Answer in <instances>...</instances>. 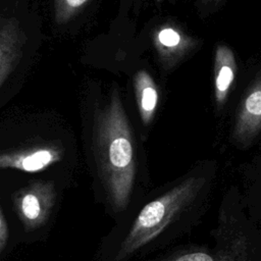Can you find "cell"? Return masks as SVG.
<instances>
[{"label":"cell","mask_w":261,"mask_h":261,"mask_svg":"<svg viewBox=\"0 0 261 261\" xmlns=\"http://www.w3.org/2000/svg\"><path fill=\"white\" fill-rule=\"evenodd\" d=\"M207 178L188 175L146 201L110 237L100 261H130L162 249L192 228L205 195Z\"/></svg>","instance_id":"obj_1"},{"label":"cell","mask_w":261,"mask_h":261,"mask_svg":"<svg viewBox=\"0 0 261 261\" xmlns=\"http://www.w3.org/2000/svg\"><path fill=\"white\" fill-rule=\"evenodd\" d=\"M94 158L100 195L113 215L125 213L139 196L137 160L129 125L117 92L95 122Z\"/></svg>","instance_id":"obj_2"},{"label":"cell","mask_w":261,"mask_h":261,"mask_svg":"<svg viewBox=\"0 0 261 261\" xmlns=\"http://www.w3.org/2000/svg\"><path fill=\"white\" fill-rule=\"evenodd\" d=\"M12 206L28 233L48 224L57 204V188L52 180H35L12 194Z\"/></svg>","instance_id":"obj_3"},{"label":"cell","mask_w":261,"mask_h":261,"mask_svg":"<svg viewBox=\"0 0 261 261\" xmlns=\"http://www.w3.org/2000/svg\"><path fill=\"white\" fill-rule=\"evenodd\" d=\"M261 132V70L247 89L238 109L232 139L240 147H248Z\"/></svg>","instance_id":"obj_4"},{"label":"cell","mask_w":261,"mask_h":261,"mask_svg":"<svg viewBox=\"0 0 261 261\" xmlns=\"http://www.w3.org/2000/svg\"><path fill=\"white\" fill-rule=\"evenodd\" d=\"M60 159V153L54 148H37L23 152L3 153L0 156L1 168H13L25 172L46 169Z\"/></svg>","instance_id":"obj_5"},{"label":"cell","mask_w":261,"mask_h":261,"mask_svg":"<svg viewBox=\"0 0 261 261\" xmlns=\"http://www.w3.org/2000/svg\"><path fill=\"white\" fill-rule=\"evenodd\" d=\"M214 69L215 100L217 107L221 108L225 104L237 72V62L234 54L227 46H217L215 52Z\"/></svg>","instance_id":"obj_6"},{"label":"cell","mask_w":261,"mask_h":261,"mask_svg":"<svg viewBox=\"0 0 261 261\" xmlns=\"http://www.w3.org/2000/svg\"><path fill=\"white\" fill-rule=\"evenodd\" d=\"M135 89L142 120L147 124L154 115L158 101L155 84L147 71L142 70L137 73L135 77Z\"/></svg>","instance_id":"obj_7"},{"label":"cell","mask_w":261,"mask_h":261,"mask_svg":"<svg viewBox=\"0 0 261 261\" xmlns=\"http://www.w3.org/2000/svg\"><path fill=\"white\" fill-rule=\"evenodd\" d=\"M14 45H18V36L17 31L14 30V28L11 27L10 22L7 23V25H3L1 30V82L0 84L3 85L4 80L6 79V75L10 72L12 63L14 62L17 54V47Z\"/></svg>","instance_id":"obj_8"},{"label":"cell","mask_w":261,"mask_h":261,"mask_svg":"<svg viewBox=\"0 0 261 261\" xmlns=\"http://www.w3.org/2000/svg\"><path fill=\"white\" fill-rule=\"evenodd\" d=\"M156 261H231V258L223 252H210L202 248L190 247L172 251Z\"/></svg>","instance_id":"obj_9"},{"label":"cell","mask_w":261,"mask_h":261,"mask_svg":"<svg viewBox=\"0 0 261 261\" xmlns=\"http://www.w3.org/2000/svg\"><path fill=\"white\" fill-rule=\"evenodd\" d=\"M88 0H57V14L58 20H64L69 17L73 11L84 5Z\"/></svg>","instance_id":"obj_10"},{"label":"cell","mask_w":261,"mask_h":261,"mask_svg":"<svg viewBox=\"0 0 261 261\" xmlns=\"http://www.w3.org/2000/svg\"><path fill=\"white\" fill-rule=\"evenodd\" d=\"M10 237L9 230V223L5 216V212L3 207L0 208V254L3 255L8 245Z\"/></svg>","instance_id":"obj_11"},{"label":"cell","mask_w":261,"mask_h":261,"mask_svg":"<svg viewBox=\"0 0 261 261\" xmlns=\"http://www.w3.org/2000/svg\"><path fill=\"white\" fill-rule=\"evenodd\" d=\"M158 39L161 44L166 47H174L180 41V36L173 29H164L160 31Z\"/></svg>","instance_id":"obj_12"}]
</instances>
